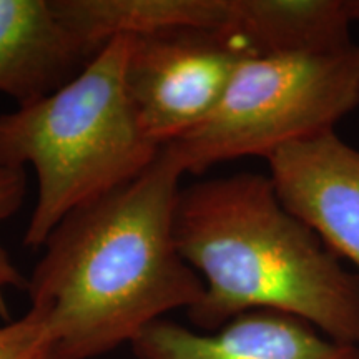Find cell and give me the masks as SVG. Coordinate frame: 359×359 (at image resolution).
<instances>
[{"mask_svg":"<svg viewBox=\"0 0 359 359\" xmlns=\"http://www.w3.org/2000/svg\"><path fill=\"white\" fill-rule=\"evenodd\" d=\"M183 175L161 147L142 175L75 208L47 238L27 293L65 359L132 344L163 314L203 298L205 283L175 240Z\"/></svg>","mask_w":359,"mask_h":359,"instance_id":"obj_1","label":"cell"},{"mask_svg":"<svg viewBox=\"0 0 359 359\" xmlns=\"http://www.w3.org/2000/svg\"><path fill=\"white\" fill-rule=\"evenodd\" d=\"M75 35L105 45L116 35L140 37L180 29L222 30L226 0H50Z\"/></svg>","mask_w":359,"mask_h":359,"instance_id":"obj_10","label":"cell"},{"mask_svg":"<svg viewBox=\"0 0 359 359\" xmlns=\"http://www.w3.org/2000/svg\"><path fill=\"white\" fill-rule=\"evenodd\" d=\"M348 12L353 22L359 20V0H348Z\"/></svg>","mask_w":359,"mask_h":359,"instance_id":"obj_13","label":"cell"},{"mask_svg":"<svg viewBox=\"0 0 359 359\" xmlns=\"http://www.w3.org/2000/svg\"><path fill=\"white\" fill-rule=\"evenodd\" d=\"M102 47L72 32L50 0H0V93L19 107L69 83Z\"/></svg>","mask_w":359,"mask_h":359,"instance_id":"obj_8","label":"cell"},{"mask_svg":"<svg viewBox=\"0 0 359 359\" xmlns=\"http://www.w3.org/2000/svg\"><path fill=\"white\" fill-rule=\"evenodd\" d=\"M348 0H226L223 32L253 55L320 53L353 43Z\"/></svg>","mask_w":359,"mask_h":359,"instance_id":"obj_9","label":"cell"},{"mask_svg":"<svg viewBox=\"0 0 359 359\" xmlns=\"http://www.w3.org/2000/svg\"><path fill=\"white\" fill-rule=\"evenodd\" d=\"M27 195V172L25 168L15 167L0 158V223L12 218L24 205ZM29 278L13 263L6 246L0 243V320L12 321L8 294L13 290H25Z\"/></svg>","mask_w":359,"mask_h":359,"instance_id":"obj_11","label":"cell"},{"mask_svg":"<svg viewBox=\"0 0 359 359\" xmlns=\"http://www.w3.org/2000/svg\"><path fill=\"white\" fill-rule=\"evenodd\" d=\"M269 178L286 210L359 273V150L327 130L275 151Z\"/></svg>","mask_w":359,"mask_h":359,"instance_id":"obj_6","label":"cell"},{"mask_svg":"<svg viewBox=\"0 0 359 359\" xmlns=\"http://www.w3.org/2000/svg\"><path fill=\"white\" fill-rule=\"evenodd\" d=\"M359 105V45L320 53L248 57L236 67L212 114L168 143L183 172L201 175L245 156L327 130Z\"/></svg>","mask_w":359,"mask_h":359,"instance_id":"obj_4","label":"cell"},{"mask_svg":"<svg viewBox=\"0 0 359 359\" xmlns=\"http://www.w3.org/2000/svg\"><path fill=\"white\" fill-rule=\"evenodd\" d=\"M248 57L255 55L223 30L180 29L132 37L125 88L148 140L165 147L198 127Z\"/></svg>","mask_w":359,"mask_h":359,"instance_id":"obj_5","label":"cell"},{"mask_svg":"<svg viewBox=\"0 0 359 359\" xmlns=\"http://www.w3.org/2000/svg\"><path fill=\"white\" fill-rule=\"evenodd\" d=\"M175 240L205 283L203 298L187 311L198 330L213 333L264 309L359 346V273L283 206L269 175L241 172L183 188Z\"/></svg>","mask_w":359,"mask_h":359,"instance_id":"obj_2","label":"cell"},{"mask_svg":"<svg viewBox=\"0 0 359 359\" xmlns=\"http://www.w3.org/2000/svg\"><path fill=\"white\" fill-rule=\"evenodd\" d=\"M0 359H65L34 311L0 326Z\"/></svg>","mask_w":359,"mask_h":359,"instance_id":"obj_12","label":"cell"},{"mask_svg":"<svg viewBox=\"0 0 359 359\" xmlns=\"http://www.w3.org/2000/svg\"><path fill=\"white\" fill-rule=\"evenodd\" d=\"M130 45L132 37L116 35L64 87L0 115V158L37 173L27 248H42L70 212L132 182L158 156L125 88Z\"/></svg>","mask_w":359,"mask_h":359,"instance_id":"obj_3","label":"cell"},{"mask_svg":"<svg viewBox=\"0 0 359 359\" xmlns=\"http://www.w3.org/2000/svg\"><path fill=\"white\" fill-rule=\"evenodd\" d=\"M132 349L137 359H359V346L264 309L240 314L208 334L163 318L143 330Z\"/></svg>","mask_w":359,"mask_h":359,"instance_id":"obj_7","label":"cell"}]
</instances>
